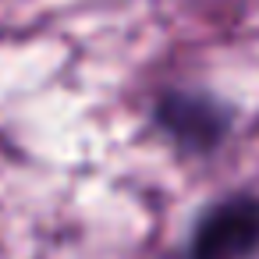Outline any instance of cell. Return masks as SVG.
I'll return each mask as SVG.
<instances>
[{"instance_id":"cell-1","label":"cell","mask_w":259,"mask_h":259,"mask_svg":"<svg viewBox=\"0 0 259 259\" xmlns=\"http://www.w3.org/2000/svg\"><path fill=\"white\" fill-rule=\"evenodd\" d=\"M259 252V199L227 195L213 202L188 245V259H248Z\"/></svg>"},{"instance_id":"cell-2","label":"cell","mask_w":259,"mask_h":259,"mask_svg":"<svg viewBox=\"0 0 259 259\" xmlns=\"http://www.w3.org/2000/svg\"><path fill=\"white\" fill-rule=\"evenodd\" d=\"M156 121L178 146L195 153L213 149L231 128V114L202 93H167L156 103Z\"/></svg>"}]
</instances>
